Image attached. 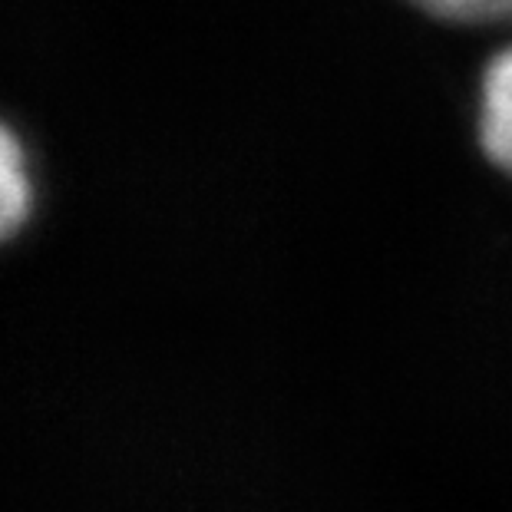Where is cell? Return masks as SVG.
Segmentation results:
<instances>
[{"label": "cell", "instance_id": "obj_1", "mask_svg": "<svg viewBox=\"0 0 512 512\" xmlns=\"http://www.w3.org/2000/svg\"><path fill=\"white\" fill-rule=\"evenodd\" d=\"M483 152L512 176V47L489 63L483 80V113H479Z\"/></svg>", "mask_w": 512, "mask_h": 512}, {"label": "cell", "instance_id": "obj_2", "mask_svg": "<svg viewBox=\"0 0 512 512\" xmlns=\"http://www.w3.org/2000/svg\"><path fill=\"white\" fill-rule=\"evenodd\" d=\"M30 205H34V185L27 172V152L14 129L0 123V242L24 228Z\"/></svg>", "mask_w": 512, "mask_h": 512}, {"label": "cell", "instance_id": "obj_3", "mask_svg": "<svg viewBox=\"0 0 512 512\" xmlns=\"http://www.w3.org/2000/svg\"><path fill=\"white\" fill-rule=\"evenodd\" d=\"M433 17L463 20V24H479V20H503L512 17V0H410Z\"/></svg>", "mask_w": 512, "mask_h": 512}]
</instances>
